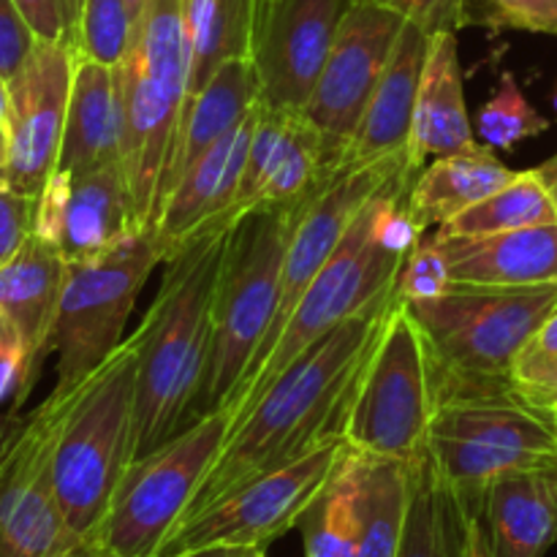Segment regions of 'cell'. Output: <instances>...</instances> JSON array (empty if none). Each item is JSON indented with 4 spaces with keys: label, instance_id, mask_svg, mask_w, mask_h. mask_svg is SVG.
Wrapping results in <instances>:
<instances>
[{
    "label": "cell",
    "instance_id": "obj_1",
    "mask_svg": "<svg viewBox=\"0 0 557 557\" xmlns=\"http://www.w3.org/2000/svg\"><path fill=\"white\" fill-rule=\"evenodd\" d=\"M389 305L364 310L319 337L256 397L248 411L232 419L215 466L180 522L330 438H343L354 392L384 330Z\"/></svg>",
    "mask_w": 557,
    "mask_h": 557
},
{
    "label": "cell",
    "instance_id": "obj_2",
    "mask_svg": "<svg viewBox=\"0 0 557 557\" xmlns=\"http://www.w3.org/2000/svg\"><path fill=\"white\" fill-rule=\"evenodd\" d=\"M232 226L188 239L163 261L161 288L139 330L128 337L139 354L136 457L150 455L188 428L190 408L207 379L212 299Z\"/></svg>",
    "mask_w": 557,
    "mask_h": 557
},
{
    "label": "cell",
    "instance_id": "obj_3",
    "mask_svg": "<svg viewBox=\"0 0 557 557\" xmlns=\"http://www.w3.org/2000/svg\"><path fill=\"white\" fill-rule=\"evenodd\" d=\"M422 332L435 403L517 395L511 368L557 310V283L451 286L433 299L403 302Z\"/></svg>",
    "mask_w": 557,
    "mask_h": 557
},
{
    "label": "cell",
    "instance_id": "obj_4",
    "mask_svg": "<svg viewBox=\"0 0 557 557\" xmlns=\"http://www.w3.org/2000/svg\"><path fill=\"white\" fill-rule=\"evenodd\" d=\"M136 368L139 354L125 341L74 389L60 392L54 493L65 525L85 547L96 542L114 493L136 460Z\"/></svg>",
    "mask_w": 557,
    "mask_h": 557
},
{
    "label": "cell",
    "instance_id": "obj_5",
    "mask_svg": "<svg viewBox=\"0 0 557 557\" xmlns=\"http://www.w3.org/2000/svg\"><path fill=\"white\" fill-rule=\"evenodd\" d=\"M123 107V169L141 232L152 234L188 98L183 0H147L117 65Z\"/></svg>",
    "mask_w": 557,
    "mask_h": 557
},
{
    "label": "cell",
    "instance_id": "obj_6",
    "mask_svg": "<svg viewBox=\"0 0 557 557\" xmlns=\"http://www.w3.org/2000/svg\"><path fill=\"white\" fill-rule=\"evenodd\" d=\"M299 215L302 210H253L234 221L212 299L207 379L190 408L188 428L226 406L270 332L283 259Z\"/></svg>",
    "mask_w": 557,
    "mask_h": 557
},
{
    "label": "cell",
    "instance_id": "obj_7",
    "mask_svg": "<svg viewBox=\"0 0 557 557\" xmlns=\"http://www.w3.org/2000/svg\"><path fill=\"white\" fill-rule=\"evenodd\" d=\"M411 174V172H408ZM389 188V185H386ZM375 199L368 201L362 207L354 223L348 226L346 237L341 239L337 250L332 253V259L326 261L324 270L319 272L313 283L308 286V292L302 294V299L297 302V308L288 315L286 326H283L281 337L272 346L270 357L261 362V368L245 381L243 386H237L226 408L228 413L239 417L243 411H248L256 403V397L288 368L297 357H302L310 346H313L319 337H324L326 332L335 330L343 321L354 319V315L364 313L370 308H379V305L392 302V288H395L397 272L403 267V256H395L392 250H386L379 243L373 228V215H375Z\"/></svg>",
    "mask_w": 557,
    "mask_h": 557
},
{
    "label": "cell",
    "instance_id": "obj_8",
    "mask_svg": "<svg viewBox=\"0 0 557 557\" xmlns=\"http://www.w3.org/2000/svg\"><path fill=\"white\" fill-rule=\"evenodd\" d=\"M232 413L212 411L125 471L92 547L120 557H156L188 511L226 444Z\"/></svg>",
    "mask_w": 557,
    "mask_h": 557
},
{
    "label": "cell",
    "instance_id": "obj_9",
    "mask_svg": "<svg viewBox=\"0 0 557 557\" xmlns=\"http://www.w3.org/2000/svg\"><path fill=\"white\" fill-rule=\"evenodd\" d=\"M435 403L422 332L403 302H392L379 343L348 408L343 441L359 455L417 460L428 446Z\"/></svg>",
    "mask_w": 557,
    "mask_h": 557
},
{
    "label": "cell",
    "instance_id": "obj_10",
    "mask_svg": "<svg viewBox=\"0 0 557 557\" xmlns=\"http://www.w3.org/2000/svg\"><path fill=\"white\" fill-rule=\"evenodd\" d=\"M156 237L131 234L125 243L87 261H69L49 351L58 357L54 389H74L120 346L136 297L161 264Z\"/></svg>",
    "mask_w": 557,
    "mask_h": 557
},
{
    "label": "cell",
    "instance_id": "obj_11",
    "mask_svg": "<svg viewBox=\"0 0 557 557\" xmlns=\"http://www.w3.org/2000/svg\"><path fill=\"white\" fill-rule=\"evenodd\" d=\"M428 455L462 500H476L504 473L557 468V430L520 395L449 400L430 424Z\"/></svg>",
    "mask_w": 557,
    "mask_h": 557
},
{
    "label": "cell",
    "instance_id": "obj_12",
    "mask_svg": "<svg viewBox=\"0 0 557 557\" xmlns=\"http://www.w3.org/2000/svg\"><path fill=\"white\" fill-rule=\"evenodd\" d=\"M346 451V441L330 438L299 460L253 479L210 509L180 522L156 557L201 553V549H267L299 528L321 490L326 487Z\"/></svg>",
    "mask_w": 557,
    "mask_h": 557
},
{
    "label": "cell",
    "instance_id": "obj_13",
    "mask_svg": "<svg viewBox=\"0 0 557 557\" xmlns=\"http://www.w3.org/2000/svg\"><path fill=\"white\" fill-rule=\"evenodd\" d=\"M63 395L20 419L0 457V557H76L87 549L65 525L52 479Z\"/></svg>",
    "mask_w": 557,
    "mask_h": 557
},
{
    "label": "cell",
    "instance_id": "obj_14",
    "mask_svg": "<svg viewBox=\"0 0 557 557\" xmlns=\"http://www.w3.org/2000/svg\"><path fill=\"white\" fill-rule=\"evenodd\" d=\"M406 22L395 11L370 3H354L343 20L335 47L302 112L319 134L326 166L335 174H341L343 152L362 123Z\"/></svg>",
    "mask_w": 557,
    "mask_h": 557
},
{
    "label": "cell",
    "instance_id": "obj_15",
    "mask_svg": "<svg viewBox=\"0 0 557 557\" xmlns=\"http://www.w3.org/2000/svg\"><path fill=\"white\" fill-rule=\"evenodd\" d=\"M354 0H275L256 3L250 65L259 107L302 114L324 71Z\"/></svg>",
    "mask_w": 557,
    "mask_h": 557
},
{
    "label": "cell",
    "instance_id": "obj_16",
    "mask_svg": "<svg viewBox=\"0 0 557 557\" xmlns=\"http://www.w3.org/2000/svg\"><path fill=\"white\" fill-rule=\"evenodd\" d=\"M74 65V49L38 38L22 69L5 79L9 161L0 180L11 190L38 196L58 169Z\"/></svg>",
    "mask_w": 557,
    "mask_h": 557
},
{
    "label": "cell",
    "instance_id": "obj_17",
    "mask_svg": "<svg viewBox=\"0 0 557 557\" xmlns=\"http://www.w3.org/2000/svg\"><path fill=\"white\" fill-rule=\"evenodd\" d=\"M36 234L65 261H87L141 232L123 163L71 174L54 169L36 205Z\"/></svg>",
    "mask_w": 557,
    "mask_h": 557
},
{
    "label": "cell",
    "instance_id": "obj_18",
    "mask_svg": "<svg viewBox=\"0 0 557 557\" xmlns=\"http://www.w3.org/2000/svg\"><path fill=\"white\" fill-rule=\"evenodd\" d=\"M256 120H259V103L253 112L223 136L218 145H212L172 188V194L163 201V210L156 223L158 250L163 261L183 248L188 239L199 234L228 228V210L237 199L239 180H243L245 161H248L250 139H253Z\"/></svg>",
    "mask_w": 557,
    "mask_h": 557
},
{
    "label": "cell",
    "instance_id": "obj_19",
    "mask_svg": "<svg viewBox=\"0 0 557 557\" xmlns=\"http://www.w3.org/2000/svg\"><path fill=\"white\" fill-rule=\"evenodd\" d=\"M65 272H69V261L60 253L58 245L36 232L0 267V310L20 335L27 357L22 400H27L41 373L44 359L52 354L49 337H52Z\"/></svg>",
    "mask_w": 557,
    "mask_h": 557
},
{
    "label": "cell",
    "instance_id": "obj_20",
    "mask_svg": "<svg viewBox=\"0 0 557 557\" xmlns=\"http://www.w3.org/2000/svg\"><path fill=\"white\" fill-rule=\"evenodd\" d=\"M428 47L430 33L413 22H406L389 65L364 109L362 123H359L351 145L343 152L341 172L368 166V163L384 161V158L408 156Z\"/></svg>",
    "mask_w": 557,
    "mask_h": 557
},
{
    "label": "cell",
    "instance_id": "obj_21",
    "mask_svg": "<svg viewBox=\"0 0 557 557\" xmlns=\"http://www.w3.org/2000/svg\"><path fill=\"white\" fill-rule=\"evenodd\" d=\"M473 145H476V136H473L466 92H462L457 33H430L411 141H408V166L417 174L428 166L430 158L451 156V152L468 150Z\"/></svg>",
    "mask_w": 557,
    "mask_h": 557
},
{
    "label": "cell",
    "instance_id": "obj_22",
    "mask_svg": "<svg viewBox=\"0 0 557 557\" xmlns=\"http://www.w3.org/2000/svg\"><path fill=\"white\" fill-rule=\"evenodd\" d=\"M451 286H544L557 283V223L482 237H435Z\"/></svg>",
    "mask_w": 557,
    "mask_h": 557
},
{
    "label": "cell",
    "instance_id": "obj_23",
    "mask_svg": "<svg viewBox=\"0 0 557 557\" xmlns=\"http://www.w3.org/2000/svg\"><path fill=\"white\" fill-rule=\"evenodd\" d=\"M553 468L511 471L484 487L482 511L493 557H544L557 542Z\"/></svg>",
    "mask_w": 557,
    "mask_h": 557
},
{
    "label": "cell",
    "instance_id": "obj_24",
    "mask_svg": "<svg viewBox=\"0 0 557 557\" xmlns=\"http://www.w3.org/2000/svg\"><path fill=\"white\" fill-rule=\"evenodd\" d=\"M117 161L123 163L117 69L76 58L58 169L79 174Z\"/></svg>",
    "mask_w": 557,
    "mask_h": 557
},
{
    "label": "cell",
    "instance_id": "obj_25",
    "mask_svg": "<svg viewBox=\"0 0 557 557\" xmlns=\"http://www.w3.org/2000/svg\"><path fill=\"white\" fill-rule=\"evenodd\" d=\"M259 101V85L250 60H234L223 65L205 90L190 98L180 117L177 139H174L172 161H169L166 177H163L161 190V210L166 196L177 185V180L210 150L212 145L232 134ZM161 215V212H158Z\"/></svg>",
    "mask_w": 557,
    "mask_h": 557
},
{
    "label": "cell",
    "instance_id": "obj_26",
    "mask_svg": "<svg viewBox=\"0 0 557 557\" xmlns=\"http://www.w3.org/2000/svg\"><path fill=\"white\" fill-rule=\"evenodd\" d=\"M515 174V169L506 166L490 147L473 145L451 156L433 158V163L413 174L408 185V210L430 232L504 188Z\"/></svg>",
    "mask_w": 557,
    "mask_h": 557
},
{
    "label": "cell",
    "instance_id": "obj_27",
    "mask_svg": "<svg viewBox=\"0 0 557 557\" xmlns=\"http://www.w3.org/2000/svg\"><path fill=\"white\" fill-rule=\"evenodd\" d=\"M397 557H468V506L424 446L411 460V490Z\"/></svg>",
    "mask_w": 557,
    "mask_h": 557
},
{
    "label": "cell",
    "instance_id": "obj_28",
    "mask_svg": "<svg viewBox=\"0 0 557 557\" xmlns=\"http://www.w3.org/2000/svg\"><path fill=\"white\" fill-rule=\"evenodd\" d=\"M183 16L188 44V103L223 65L250 60L256 0H183Z\"/></svg>",
    "mask_w": 557,
    "mask_h": 557
},
{
    "label": "cell",
    "instance_id": "obj_29",
    "mask_svg": "<svg viewBox=\"0 0 557 557\" xmlns=\"http://www.w3.org/2000/svg\"><path fill=\"white\" fill-rule=\"evenodd\" d=\"M557 223V201L544 169L517 172L511 183L435 228V237H482Z\"/></svg>",
    "mask_w": 557,
    "mask_h": 557
},
{
    "label": "cell",
    "instance_id": "obj_30",
    "mask_svg": "<svg viewBox=\"0 0 557 557\" xmlns=\"http://www.w3.org/2000/svg\"><path fill=\"white\" fill-rule=\"evenodd\" d=\"M411 490V462L362 455L357 557H397Z\"/></svg>",
    "mask_w": 557,
    "mask_h": 557
},
{
    "label": "cell",
    "instance_id": "obj_31",
    "mask_svg": "<svg viewBox=\"0 0 557 557\" xmlns=\"http://www.w3.org/2000/svg\"><path fill=\"white\" fill-rule=\"evenodd\" d=\"M362 455L346 444L335 473L299 520L305 557H357Z\"/></svg>",
    "mask_w": 557,
    "mask_h": 557
},
{
    "label": "cell",
    "instance_id": "obj_32",
    "mask_svg": "<svg viewBox=\"0 0 557 557\" xmlns=\"http://www.w3.org/2000/svg\"><path fill=\"white\" fill-rule=\"evenodd\" d=\"M476 131L487 147L515 150L520 141L547 134L549 120L542 117L536 107L528 101L515 74L504 71L490 101L479 109Z\"/></svg>",
    "mask_w": 557,
    "mask_h": 557
},
{
    "label": "cell",
    "instance_id": "obj_33",
    "mask_svg": "<svg viewBox=\"0 0 557 557\" xmlns=\"http://www.w3.org/2000/svg\"><path fill=\"white\" fill-rule=\"evenodd\" d=\"M134 20L125 0H82L79 58L117 69L128 52Z\"/></svg>",
    "mask_w": 557,
    "mask_h": 557
},
{
    "label": "cell",
    "instance_id": "obj_34",
    "mask_svg": "<svg viewBox=\"0 0 557 557\" xmlns=\"http://www.w3.org/2000/svg\"><path fill=\"white\" fill-rule=\"evenodd\" d=\"M511 381L522 400L549 413L557 395V310L525 343L511 368Z\"/></svg>",
    "mask_w": 557,
    "mask_h": 557
},
{
    "label": "cell",
    "instance_id": "obj_35",
    "mask_svg": "<svg viewBox=\"0 0 557 557\" xmlns=\"http://www.w3.org/2000/svg\"><path fill=\"white\" fill-rule=\"evenodd\" d=\"M557 36V0H466V27Z\"/></svg>",
    "mask_w": 557,
    "mask_h": 557
},
{
    "label": "cell",
    "instance_id": "obj_36",
    "mask_svg": "<svg viewBox=\"0 0 557 557\" xmlns=\"http://www.w3.org/2000/svg\"><path fill=\"white\" fill-rule=\"evenodd\" d=\"M451 288L449 264L435 234H428L417 250L403 261L397 272L392 302H419V299L441 297Z\"/></svg>",
    "mask_w": 557,
    "mask_h": 557
},
{
    "label": "cell",
    "instance_id": "obj_37",
    "mask_svg": "<svg viewBox=\"0 0 557 557\" xmlns=\"http://www.w3.org/2000/svg\"><path fill=\"white\" fill-rule=\"evenodd\" d=\"M30 30L41 41L65 44L79 58V20L71 11L69 0H14Z\"/></svg>",
    "mask_w": 557,
    "mask_h": 557
},
{
    "label": "cell",
    "instance_id": "obj_38",
    "mask_svg": "<svg viewBox=\"0 0 557 557\" xmlns=\"http://www.w3.org/2000/svg\"><path fill=\"white\" fill-rule=\"evenodd\" d=\"M400 14L403 20L424 27L428 33L462 30L466 27V0H354Z\"/></svg>",
    "mask_w": 557,
    "mask_h": 557
},
{
    "label": "cell",
    "instance_id": "obj_39",
    "mask_svg": "<svg viewBox=\"0 0 557 557\" xmlns=\"http://www.w3.org/2000/svg\"><path fill=\"white\" fill-rule=\"evenodd\" d=\"M38 196L20 194L0 180V267L20 250L36 228Z\"/></svg>",
    "mask_w": 557,
    "mask_h": 557
},
{
    "label": "cell",
    "instance_id": "obj_40",
    "mask_svg": "<svg viewBox=\"0 0 557 557\" xmlns=\"http://www.w3.org/2000/svg\"><path fill=\"white\" fill-rule=\"evenodd\" d=\"M36 41V33L22 16L20 5L14 0H0V76L3 79H11L22 69Z\"/></svg>",
    "mask_w": 557,
    "mask_h": 557
},
{
    "label": "cell",
    "instance_id": "obj_41",
    "mask_svg": "<svg viewBox=\"0 0 557 557\" xmlns=\"http://www.w3.org/2000/svg\"><path fill=\"white\" fill-rule=\"evenodd\" d=\"M27 357L20 335L0 310V408L11 406V411L22 408V392H25Z\"/></svg>",
    "mask_w": 557,
    "mask_h": 557
},
{
    "label": "cell",
    "instance_id": "obj_42",
    "mask_svg": "<svg viewBox=\"0 0 557 557\" xmlns=\"http://www.w3.org/2000/svg\"><path fill=\"white\" fill-rule=\"evenodd\" d=\"M468 506V557H493L487 533H484L482 511L476 500H466Z\"/></svg>",
    "mask_w": 557,
    "mask_h": 557
},
{
    "label": "cell",
    "instance_id": "obj_43",
    "mask_svg": "<svg viewBox=\"0 0 557 557\" xmlns=\"http://www.w3.org/2000/svg\"><path fill=\"white\" fill-rule=\"evenodd\" d=\"M76 557H120V555L109 553V549H101V547H87ZM172 557H239V549H201V553L172 555Z\"/></svg>",
    "mask_w": 557,
    "mask_h": 557
},
{
    "label": "cell",
    "instance_id": "obj_44",
    "mask_svg": "<svg viewBox=\"0 0 557 557\" xmlns=\"http://www.w3.org/2000/svg\"><path fill=\"white\" fill-rule=\"evenodd\" d=\"M22 417H16V411H9L5 417H0V457H3L5 446H9L11 435H14L16 424H20Z\"/></svg>",
    "mask_w": 557,
    "mask_h": 557
},
{
    "label": "cell",
    "instance_id": "obj_45",
    "mask_svg": "<svg viewBox=\"0 0 557 557\" xmlns=\"http://www.w3.org/2000/svg\"><path fill=\"white\" fill-rule=\"evenodd\" d=\"M0 131L9 136V85L0 76Z\"/></svg>",
    "mask_w": 557,
    "mask_h": 557
},
{
    "label": "cell",
    "instance_id": "obj_46",
    "mask_svg": "<svg viewBox=\"0 0 557 557\" xmlns=\"http://www.w3.org/2000/svg\"><path fill=\"white\" fill-rule=\"evenodd\" d=\"M542 169H544V174H547L549 188H553V196H555V201H557V158H553V161H549L547 166H542Z\"/></svg>",
    "mask_w": 557,
    "mask_h": 557
},
{
    "label": "cell",
    "instance_id": "obj_47",
    "mask_svg": "<svg viewBox=\"0 0 557 557\" xmlns=\"http://www.w3.org/2000/svg\"><path fill=\"white\" fill-rule=\"evenodd\" d=\"M125 3H128V11H131V20H134V27H136V22H139L141 11H145L147 0H125Z\"/></svg>",
    "mask_w": 557,
    "mask_h": 557
},
{
    "label": "cell",
    "instance_id": "obj_48",
    "mask_svg": "<svg viewBox=\"0 0 557 557\" xmlns=\"http://www.w3.org/2000/svg\"><path fill=\"white\" fill-rule=\"evenodd\" d=\"M5 161H9V136L0 131V174H3V166Z\"/></svg>",
    "mask_w": 557,
    "mask_h": 557
},
{
    "label": "cell",
    "instance_id": "obj_49",
    "mask_svg": "<svg viewBox=\"0 0 557 557\" xmlns=\"http://www.w3.org/2000/svg\"><path fill=\"white\" fill-rule=\"evenodd\" d=\"M549 479H553V500H555V511H557V468H553Z\"/></svg>",
    "mask_w": 557,
    "mask_h": 557
},
{
    "label": "cell",
    "instance_id": "obj_50",
    "mask_svg": "<svg viewBox=\"0 0 557 557\" xmlns=\"http://www.w3.org/2000/svg\"><path fill=\"white\" fill-rule=\"evenodd\" d=\"M239 557H267L264 549H245V553H239Z\"/></svg>",
    "mask_w": 557,
    "mask_h": 557
},
{
    "label": "cell",
    "instance_id": "obj_51",
    "mask_svg": "<svg viewBox=\"0 0 557 557\" xmlns=\"http://www.w3.org/2000/svg\"><path fill=\"white\" fill-rule=\"evenodd\" d=\"M555 411H557V395H555V400H553V408H549V417H553Z\"/></svg>",
    "mask_w": 557,
    "mask_h": 557
},
{
    "label": "cell",
    "instance_id": "obj_52",
    "mask_svg": "<svg viewBox=\"0 0 557 557\" xmlns=\"http://www.w3.org/2000/svg\"><path fill=\"white\" fill-rule=\"evenodd\" d=\"M553 107H555V112H557V85H555V92H553Z\"/></svg>",
    "mask_w": 557,
    "mask_h": 557
},
{
    "label": "cell",
    "instance_id": "obj_53",
    "mask_svg": "<svg viewBox=\"0 0 557 557\" xmlns=\"http://www.w3.org/2000/svg\"><path fill=\"white\" fill-rule=\"evenodd\" d=\"M259 5H267V3H275V0H256Z\"/></svg>",
    "mask_w": 557,
    "mask_h": 557
},
{
    "label": "cell",
    "instance_id": "obj_54",
    "mask_svg": "<svg viewBox=\"0 0 557 557\" xmlns=\"http://www.w3.org/2000/svg\"><path fill=\"white\" fill-rule=\"evenodd\" d=\"M553 422H555V430H557V411L553 413Z\"/></svg>",
    "mask_w": 557,
    "mask_h": 557
}]
</instances>
